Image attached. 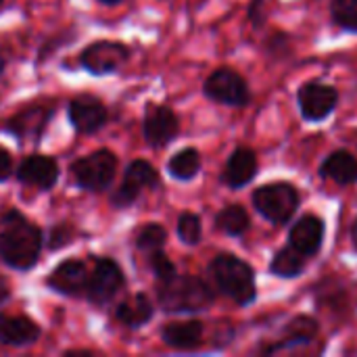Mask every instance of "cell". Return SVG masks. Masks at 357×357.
<instances>
[{
    "label": "cell",
    "instance_id": "6da1fadb",
    "mask_svg": "<svg viewBox=\"0 0 357 357\" xmlns=\"http://www.w3.org/2000/svg\"><path fill=\"white\" fill-rule=\"evenodd\" d=\"M0 230V259L4 266L27 272L31 270L44 247V232L40 226L29 222L21 211L8 209L2 220Z\"/></svg>",
    "mask_w": 357,
    "mask_h": 357
},
{
    "label": "cell",
    "instance_id": "7a4b0ae2",
    "mask_svg": "<svg viewBox=\"0 0 357 357\" xmlns=\"http://www.w3.org/2000/svg\"><path fill=\"white\" fill-rule=\"evenodd\" d=\"M157 301L167 314H197L213 303V291L203 278L176 274L157 284Z\"/></svg>",
    "mask_w": 357,
    "mask_h": 357
},
{
    "label": "cell",
    "instance_id": "3957f363",
    "mask_svg": "<svg viewBox=\"0 0 357 357\" xmlns=\"http://www.w3.org/2000/svg\"><path fill=\"white\" fill-rule=\"evenodd\" d=\"M209 274L218 291L228 299H232L236 305H249L251 301H255L257 297L255 272L247 261L230 253H220L209 264Z\"/></svg>",
    "mask_w": 357,
    "mask_h": 357
},
{
    "label": "cell",
    "instance_id": "277c9868",
    "mask_svg": "<svg viewBox=\"0 0 357 357\" xmlns=\"http://www.w3.org/2000/svg\"><path fill=\"white\" fill-rule=\"evenodd\" d=\"M117 174V155L109 149L94 151L71 163L75 184L86 192H105Z\"/></svg>",
    "mask_w": 357,
    "mask_h": 357
},
{
    "label": "cell",
    "instance_id": "5b68a950",
    "mask_svg": "<svg viewBox=\"0 0 357 357\" xmlns=\"http://www.w3.org/2000/svg\"><path fill=\"white\" fill-rule=\"evenodd\" d=\"M253 205L268 222L282 226L295 215L299 207V192L287 182L266 184L253 192Z\"/></svg>",
    "mask_w": 357,
    "mask_h": 357
},
{
    "label": "cell",
    "instance_id": "8992f818",
    "mask_svg": "<svg viewBox=\"0 0 357 357\" xmlns=\"http://www.w3.org/2000/svg\"><path fill=\"white\" fill-rule=\"evenodd\" d=\"M123 287L126 276L119 264L109 257H94V270L88 278L86 299L96 307H105L123 291Z\"/></svg>",
    "mask_w": 357,
    "mask_h": 357
},
{
    "label": "cell",
    "instance_id": "52a82bcc",
    "mask_svg": "<svg viewBox=\"0 0 357 357\" xmlns=\"http://www.w3.org/2000/svg\"><path fill=\"white\" fill-rule=\"evenodd\" d=\"M130 61V48L115 40H98L79 52V65L92 75H109Z\"/></svg>",
    "mask_w": 357,
    "mask_h": 357
},
{
    "label": "cell",
    "instance_id": "ba28073f",
    "mask_svg": "<svg viewBox=\"0 0 357 357\" xmlns=\"http://www.w3.org/2000/svg\"><path fill=\"white\" fill-rule=\"evenodd\" d=\"M161 184L159 172L144 159H136L126 167L123 180L119 184V188L111 195V205L115 209H126L132 203L138 201V197L142 195V190L146 188H155Z\"/></svg>",
    "mask_w": 357,
    "mask_h": 357
},
{
    "label": "cell",
    "instance_id": "9c48e42d",
    "mask_svg": "<svg viewBox=\"0 0 357 357\" xmlns=\"http://www.w3.org/2000/svg\"><path fill=\"white\" fill-rule=\"evenodd\" d=\"M203 90L207 98L220 105H228V107H245L251 98L245 77L230 67L215 69L205 79Z\"/></svg>",
    "mask_w": 357,
    "mask_h": 357
},
{
    "label": "cell",
    "instance_id": "30bf717a",
    "mask_svg": "<svg viewBox=\"0 0 357 357\" xmlns=\"http://www.w3.org/2000/svg\"><path fill=\"white\" fill-rule=\"evenodd\" d=\"M52 115H54L52 105H29V107L21 109L19 113L10 115L2 123V130L8 132L10 136H15L17 140H21V142L38 144L40 138L44 136L46 126H48Z\"/></svg>",
    "mask_w": 357,
    "mask_h": 357
},
{
    "label": "cell",
    "instance_id": "8fae6325",
    "mask_svg": "<svg viewBox=\"0 0 357 357\" xmlns=\"http://www.w3.org/2000/svg\"><path fill=\"white\" fill-rule=\"evenodd\" d=\"M142 134H144V140L153 149H161V146L169 144L180 134V119L172 107L149 102L144 109Z\"/></svg>",
    "mask_w": 357,
    "mask_h": 357
},
{
    "label": "cell",
    "instance_id": "7c38bea8",
    "mask_svg": "<svg viewBox=\"0 0 357 357\" xmlns=\"http://www.w3.org/2000/svg\"><path fill=\"white\" fill-rule=\"evenodd\" d=\"M67 115L77 134H96L105 128L109 119V111L105 102L94 94H77L67 105Z\"/></svg>",
    "mask_w": 357,
    "mask_h": 357
},
{
    "label": "cell",
    "instance_id": "4fadbf2b",
    "mask_svg": "<svg viewBox=\"0 0 357 357\" xmlns=\"http://www.w3.org/2000/svg\"><path fill=\"white\" fill-rule=\"evenodd\" d=\"M59 161L50 155H29L17 167V180L25 186H31L40 192L52 190L59 182Z\"/></svg>",
    "mask_w": 357,
    "mask_h": 357
},
{
    "label": "cell",
    "instance_id": "5bb4252c",
    "mask_svg": "<svg viewBox=\"0 0 357 357\" xmlns=\"http://www.w3.org/2000/svg\"><path fill=\"white\" fill-rule=\"evenodd\" d=\"M88 278L90 272L84 261L67 259L50 272V276L46 278V287L65 297H86Z\"/></svg>",
    "mask_w": 357,
    "mask_h": 357
},
{
    "label": "cell",
    "instance_id": "9a60e30c",
    "mask_svg": "<svg viewBox=\"0 0 357 357\" xmlns=\"http://www.w3.org/2000/svg\"><path fill=\"white\" fill-rule=\"evenodd\" d=\"M339 102V94L333 86L310 82L301 86L299 90V107L305 119L310 121H322L328 117Z\"/></svg>",
    "mask_w": 357,
    "mask_h": 357
},
{
    "label": "cell",
    "instance_id": "2e32d148",
    "mask_svg": "<svg viewBox=\"0 0 357 357\" xmlns=\"http://www.w3.org/2000/svg\"><path fill=\"white\" fill-rule=\"evenodd\" d=\"M40 335H42V328L31 318L0 314V345L27 347V345H33L40 339Z\"/></svg>",
    "mask_w": 357,
    "mask_h": 357
},
{
    "label": "cell",
    "instance_id": "e0dca14e",
    "mask_svg": "<svg viewBox=\"0 0 357 357\" xmlns=\"http://www.w3.org/2000/svg\"><path fill=\"white\" fill-rule=\"evenodd\" d=\"M291 247L303 257H312L320 251L324 238V222L318 215H303L291 230Z\"/></svg>",
    "mask_w": 357,
    "mask_h": 357
},
{
    "label": "cell",
    "instance_id": "ac0fdd59",
    "mask_svg": "<svg viewBox=\"0 0 357 357\" xmlns=\"http://www.w3.org/2000/svg\"><path fill=\"white\" fill-rule=\"evenodd\" d=\"M203 322L199 320H184V322H169L167 326L161 328V341L180 351H190L197 349L203 343Z\"/></svg>",
    "mask_w": 357,
    "mask_h": 357
},
{
    "label": "cell",
    "instance_id": "d6986e66",
    "mask_svg": "<svg viewBox=\"0 0 357 357\" xmlns=\"http://www.w3.org/2000/svg\"><path fill=\"white\" fill-rule=\"evenodd\" d=\"M255 174H257V157H255V153L251 149H247V146H238L230 155L222 180L230 188H243L255 178Z\"/></svg>",
    "mask_w": 357,
    "mask_h": 357
},
{
    "label": "cell",
    "instance_id": "ffe728a7",
    "mask_svg": "<svg viewBox=\"0 0 357 357\" xmlns=\"http://www.w3.org/2000/svg\"><path fill=\"white\" fill-rule=\"evenodd\" d=\"M153 316H155V305L146 293H136L123 299L121 303H117L115 307V318L132 331H138L144 324H149Z\"/></svg>",
    "mask_w": 357,
    "mask_h": 357
},
{
    "label": "cell",
    "instance_id": "44dd1931",
    "mask_svg": "<svg viewBox=\"0 0 357 357\" xmlns=\"http://www.w3.org/2000/svg\"><path fill=\"white\" fill-rule=\"evenodd\" d=\"M320 172L324 178H328L341 186L354 184L357 182V159L347 151H335L331 157H326Z\"/></svg>",
    "mask_w": 357,
    "mask_h": 357
},
{
    "label": "cell",
    "instance_id": "7402d4cb",
    "mask_svg": "<svg viewBox=\"0 0 357 357\" xmlns=\"http://www.w3.org/2000/svg\"><path fill=\"white\" fill-rule=\"evenodd\" d=\"M201 169V155L197 149L188 146V149H182L178 151L169 161H167V174L176 180H182V182H188L192 180Z\"/></svg>",
    "mask_w": 357,
    "mask_h": 357
},
{
    "label": "cell",
    "instance_id": "603a6c76",
    "mask_svg": "<svg viewBox=\"0 0 357 357\" xmlns=\"http://www.w3.org/2000/svg\"><path fill=\"white\" fill-rule=\"evenodd\" d=\"M215 226L228 236H243L249 230V213L241 205H228L215 215Z\"/></svg>",
    "mask_w": 357,
    "mask_h": 357
},
{
    "label": "cell",
    "instance_id": "cb8c5ba5",
    "mask_svg": "<svg viewBox=\"0 0 357 357\" xmlns=\"http://www.w3.org/2000/svg\"><path fill=\"white\" fill-rule=\"evenodd\" d=\"M303 268H305V259L293 247L280 249L270 264V272L280 278H295L303 272Z\"/></svg>",
    "mask_w": 357,
    "mask_h": 357
},
{
    "label": "cell",
    "instance_id": "d4e9b609",
    "mask_svg": "<svg viewBox=\"0 0 357 357\" xmlns=\"http://www.w3.org/2000/svg\"><path fill=\"white\" fill-rule=\"evenodd\" d=\"M165 241H167V232L161 224H146L144 228H140V232L134 238L136 249L142 253H153L163 249Z\"/></svg>",
    "mask_w": 357,
    "mask_h": 357
},
{
    "label": "cell",
    "instance_id": "484cf974",
    "mask_svg": "<svg viewBox=\"0 0 357 357\" xmlns=\"http://www.w3.org/2000/svg\"><path fill=\"white\" fill-rule=\"evenodd\" d=\"M318 333V324L316 320L307 318V316H299L295 318L289 326H287V343L295 345V343H310Z\"/></svg>",
    "mask_w": 357,
    "mask_h": 357
},
{
    "label": "cell",
    "instance_id": "4316f807",
    "mask_svg": "<svg viewBox=\"0 0 357 357\" xmlns=\"http://www.w3.org/2000/svg\"><path fill=\"white\" fill-rule=\"evenodd\" d=\"M331 13L339 27L357 33V0H333Z\"/></svg>",
    "mask_w": 357,
    "mask_h": 357
},
{
    "label": "cell",
    "instance_id": "83f0119b",
    "mask_svg": "<svg viewBox=\"0 0 357 357\" xmlns=\"http://www.w3.org/2000/svg\"><path fill=\"white\" fill-rule=\"evenodd\" d=\"M178 236L184 245H199L201 236H203V226H201V218L197 213L184 211L178 218Z\"/></svg>",
    "mask_w": 357,
    "mask_h": 357
},
{
    "label": "cell",
    "instance_id": "f1b7e54d",
    "mask_svg": "<svg viewBox=\"0 0 357 357\" xmlns=\"http://www.w3.org/2000/svg\"><path fill=\"white\" fill-rule=\"evenodd\" d=\"M151 257H149V264H151V270H153V274L157 276V280L161 282V280H169L172 276H176L178 272H176V266H174V261L163 253V249H159V251H153V253H149Z\"/></svg>",
    "mask_w": 357,
    "mask_h": 357
},
{
    "label": "cell",
    "instance_id": "f546056e",
    "mask_svg": "<svg viewBox=\"0 0 357 357\" xmlns=\"http://www.w3.org/2000/svg\"><path fill=\"white\" fill-rule=\"evenodd\" d=\"M69 238H71V236H69V226H67V224H59V226H54L52 232H50V243H48V247H50L52 251H54V249H61L63 245L71 243Z\"/></svg>",
    "mask_w": 357,
    "mask_h": 357
},
{
    "label": "cell",
    "instance_id": "4dcf8cb0",
    "mask_svg": "<svg viewBox=\"0 0 357 357\" xmlns=\"http://www.w3.org/2000/svg\"><path fill=\"white\" fill-rule=\"evenodd\" d=\"M10 174H13V157L4 146H0V182L8 180Z\"/></svg>",
    "mask_w": 357,
    "mask_h": 357
},
{
    "label": "cell",
    "instance_id": "1f68e13d",
    "mask_svg": "<svg viewBox=\"0 0 357 357\" xmlns=\"http://www.w3.org/2000/svg\"><path fill=\"white\" fill-rule=\"evenodd\" d=\"M100 4H107V6H115V4H121V2H126V0H98Z\"/></svg>",
    "mask_w": 357,
    "mask_h": 357
},
{
    "label": "cell",
    "instance_id": "d6a6232c",
    "mask_svg": "<svg viewBox=\"0 0 357 357\" xmlns=\"http://www.w3.org/2000/svg\"><path fill=\"white\" fill-rule=\"evenodd\" d=\"M4 67H6V59H4V54L0 52V75L4 73Z\"/></svg>",
    "mask_w": 357,
    "mask_h": 357
},
{
    "label": "cell",
    "instance_id": "836d02e7",
    "mask_svg": "<svg viewBox=\"0 0 357 357\" xmlns=\"http://www.w3.org/2000/svg\"><path fill=\"white\" fill-rule=\"evenodd\" d=\"M354 243H356V247H357V222H356V226H354Z\"/></svg>",
    "mask_w": 357,
    "mask_h": 357
},
{
    "label": "cell",
    "instance_id": "e575fe53",
    "mask_svg": "<svg viewBox=\"0 0 357 357\" xmlns=\"http://www.w3.org/2000/svg\"><path fill=\"white\" fill-rule=\"evenodd\" d=\"M2 4H4V0H0V8H2Z\"/></svg>",
    "mask_w": 357,
    "mask_h": 357
}]
</instances>
